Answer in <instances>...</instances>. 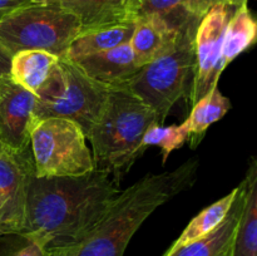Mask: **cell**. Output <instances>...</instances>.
<instances>
[{
    "mask_svg": "<svg viewBox=\"0 0 257 256\" xmlns=\"http://www.w3.org/2000/svg\"><path fill=\"white\" fill-rule=\"evenodd\" d=\"M119 192L117 176L97 168L75 177L34 176L19 236L37 238L47 248L74 242L92 230Z\"/></svg>",
    "mask_w": 257,
    "mask_h": 256,
    "instance_id": "cell-1",
    "label": "cell"
},
{
    "mask_svg": "<svg viewBox=\"0 0 257 256\" xmlns=\"http://www.w3.org/2000/svg\"><path fill=\"white\" fill-rule=\"evenodd\" d=\"M198 158L160 173H148L120 191L102 218L74 242L53 246L44 256H123L135 233L157 208L196 182Z\"/></svg>",
    "mask_w": 257,
    "mask_h": 256,
    "instance_id": "cell-2",
    "label": "cell"
},
{
    "mask_svg": "<svg viewBox=\"0 0 257 256\" xmlns=\"http://www.w3.org/2000/svg\"><path fill=\"white\" fill-rule=\"evenodd\" d=\"M156 123L155 112L135 93L124 87L110 88L99 117L87 133L94 168L119 177L142 155L143 136Z\"/></svg>",
    "mask_w": 257,
    "mask_h": 256,
    "instance_id": "cell-3",
    "label": "cell"
},
{
    "mask_svg": "<svg viewBox=\"0 0 257 256\" xmlns=\"http://www.w3.org/2000/svg\"><path fill=\"white\" fill-rule=\"evenodd\" d=\"M200 20L191 19L180 28L175 44L148 63L124 88L140 97L163 124L173 105L190 89L195 73V34ZM192 84V83H191Z\"/></svg>",
    "mask_w": 257,
    "mask_h": 256,
    "instance_id": "cell-4",
    "label": "cell"
},
{
    "mask_svg": "<svg viewBox=\"0 0 257 256\" xmlns=\"http://www.w3.org/2000/svg\"><path fill=\"white\" fill-rule=\"evenodd\" d=\"M109 89L88 77L73 60L59 58L38 92L34 119L67 118L78 123L87 136L104 107Z\"/></svg>",
    "mask_w": 257,
    "mask_h": 256,
    "instance_id": "cell-5",
    "label": "cell"
},
{
    "mask_svg": "<svg viewBox=\"0 0 257 256\" xmlns=\"http://www.w3.org/2000/svg\"><path fill=\"white\" fill-rule=\"evenodd\" d=\"M80 32L78 18L55 4L30 3L0 20V43L12 55L20 50H43L63 58Z\"/></svg>",
    "mask_w": 257,
    "mask_h": 256,
    "instance_id": "cell-6",
    "label": "cell"
},
{
    "mask_svg": "<svg viewBox=\"0 0 257 256\" xmlns=\"http://www.w3.org/2000/svg\"><path fill=\"white\" fill-rule=\"evenodd\" d=\"M29 147L35 177H75L94 170L85 132L67 118L34 119Z\"/></svg>",
    "mask_w": 257,
    "mask_h": 256,
    "instance_id": "cell-7",
    "label": "cell"
},
{
    "mask_svg": "<svg viewBox=\"0 0 257 256\" xmlns=\"http://www.w3.org/2000/svg\"><path fill=\"white\" fill-rule=\"evenodd\" d=\"M235 9L226 3H218L198 22L195 34V73L188 98L191 107L218 85L226 68L222 58L223 37Z\"/></svg>",
    "mask_w": 257,
    "mask_h": 256,
    "instance_id": "cell-8",
    "label": "cell"
},
{
    "mask_svg": "<svg viewBox=\"0 0 257 256\" xmlns=\"http://www.w3.org/2000/svg\"><path fill=\"white\" fill-rule=\"evenodd\" d=\"M34 176L30 148L15 152L0 146V237L22 233Z\"/></svg>",
    "mask_w": 257,
    "mask_h": 256,
    "instance_id": "cell-9",
    "label": "cell"
},
{
    "mask_svg": "<svg viewBox=\"0 0 257 256\" xmlns=\"http://www.w3.org/2000/svg\"><path fill=\"white\" fill-rule=\"evenodd\" d=\"M37 95L10 74L0 77V146L15 152L29 150Z\"/></svg>",
    "mask_w": 257,
    "mask_h": 256,
    "instance_id": "cell-10",
    "label": "cell"
},
{
    "mask_svg": "<svg viewBox=\"0 0 257 256\" xmlns=\"http://www.w3.org/2000/svg\"><path fill=\"white\" fill-rule=\"evenodd\" d=\"M73 62L97 83L108 88L124 87L142 69L136 60L130 43L113 49L73 59Z\"/></svg>",
    "mask_w": 257,
    "mask_h": 256,
    "instance_id": "cell-11",
    "label": "cell"
},
{
    "mask_svg": "<svg viewBox=\"0 0 257 256\" xmlns=\"http://www.w3.org/2000/svg\"><path fill=\"white\" fill-rule=\"evenodd\" d=\"M78 18L83 30L133 23L140 18V0H53Z\"/></svg>",
    "mask_w": 257,
    "mask_h": 256,
    "instance_id": "cell-12",
    "label": "cell"
},
{
    "mask_svg": "<svg viewBox=\"0 0 257 256\" xmlns=\"http://www.w3.org/2000/svg\"><path fill=\"white\" fill-rule=\"evenodd\" d=\"M180 28L158 15H141L130 40L138 65L143 68L167 52L175 44Z\"/></svg>",
    "mask_w": 257,
    "mask_h": 256,
    "instance_id": "cell-13",
    "label": "cell"
},
{
    "mask_svg": "<svg viewBox=\"0 0 257 256\" xmlns=\"http://www.w3.org/2000/svg\"><path fill=\"white\" fill-rule=\"evenodd\" d=\"M246 180L238 185V192L225 220L208 235L178 248L170 256H232L233 243L242 213Z\"/></svg>",
    "mask_w": 257,
    "mask_h": 256,
    "instance_id": "cell-14",
    "label": "cell"
},
{
    "mask_svg": "<svg viewBox=\"0 0 257 256\" xmlns=\"http://www.w3.org/2000/svg\"><path fill=\"white\" fill-rule=\"evenodd\" d=\"M58 62L59 57L48 52L20 50L13 54L9 74L20 87L37 95Z\"/></svg>",
    "mask_w": 257,
    "mask_h": 256,
    "instance_id": "cell-15",
    "label": "cell"
},
{
    "mask_svg": "<svg viewBox=\"0 0 257 256\" xmlns=\"http://www.w3.org/2000/svg\"><path fill=\"white\" fill-rule=\"evenodd\" d=\"M135 25L136 22L83 30L72 40L63 58L73 60L127 44L132 38Z\"/></svg>",
    "mask_w": 257,
    "mask_h": 256,
    "instance_id": "cell-16",
    "label": "cell"
},
{
    "mask_svg": "<svg viewBox=\"0 0 257 256\" xmlns=\"http://www.w3.org/2000/svg\"><path fill=\"white\" fill-rule=\"evenodd\" d=\"M246 195L233 243L232 256H257V162L250 161L246 173Z\"/></svg>",
    "mask_w": 257,
    "mask_h": 256,
    "instance_id": "cell-17",
    "label": "cell"
},
{
    "mask_svg": "<svg viewBox=\"0 0 257 256\" xmlns=\"http://www.w3.org/2000/svg\"><path fill=\"white\" fill-rule=\"evenodd\" d=\"M237 192L238 186L233 188L231 192H228L227 195L223 196L222 198H220L218 201L213 202L212 205L206 207L205 210L201 211L197 216H195L190 221V223L186 226L185 230L182 231L180 237L163 253V256L172 255L178 248L205 237L211 231L215 230L225 220L226 216H227L228 211H230L231 206H232L233 201H235L236 196H237Z\"/></svg>",
    "mask_w": 257,
    "mask_h": 256,
    "instance_id": "cell-18",
    "label": "cell"
},
{
    "mask_svg": "<svg viewBox=\"0 0 257 256\" xmlns=\"http://www.w3.org/2000/svg\"><path fill=\"white\" fill-rule=\"evenodd\" d=\"M230 109V99L221 93L218 85L198 99L192 105V110L185 120L190 135L188 141H191V146H197L210 125L220 120Z\"/></svg>",
    "mask_w": 257,
    "mask_h": 256,
    "instance_id": "cell-19",
    "label": "cell"
},
{
    "mask_svg": "<svg viewBox=\"0 0 257 256\" xmlns=\"http://www.w3.org/2000/svg\"><path fill=\"white\" fill-rule=\"evenodd\" d=\"M256 39L257 23L248 9L247 3H245L233 10L226 28L222 44V58L226 67L241 53L252 47Z\"/></svg>",
    "mask_w": 257,
    "mask_h": 256,
    "instance_id": "cell-20",
    "label": "cell"
},
{
    "mask_svg": "<svg viewBox=\"0 0 257 256\" xmlns=\"http://www.w3.org/2000/svg\"><path fill=\"white\" fill-rule=\"evenodd\" d=\"M190 138L186 123L181 124H156L151 125L145 133L141 142V150L145 152L146 148L151 146H157L162 152V163L165 165L167 158L173 151L182 147Z\"/></svg>",
    "mask_w": 257,
    "mask_h": 256,
    "instance_id": "cell-21",
    "label": "cell"
},
{
    "mask_svg": "<svg viewBox=\"0 0 257 256\" xmlns=\"http://www.w3.org/2000/svg\"><path fill=\"white\" fill-rule=\"evenodd\" d=\"M140 4L141 15H158L177 28L196 19L186 10V0H140Z\"/></svg>",
    "mask_w": 257,
    "mask_h": 256,
    "instance_id": "cell-22",
    "label": "cell"
},
{
    "mask_svg": "<svg viewBox=\"0 0 257 256\" xmlns=\"http://www.w3.org/2000/svg\"><path fill=\"white\" fill-rule=\"evenodd\" d=\"M47 246L37 238L9 235L0 237V256H44Z\"/></svg>",
    "mask_w": 257,
    "mask_h": 256,
    "instance_id": "cell-23",
    "label": "cell"
},
{
    "mask_svg": "<svg viewBox=\"0 0 257 256\" xmlns=\"http://www.w3.org/2000/svg\"><path fill=\"white\" fill-rule=\"evenodd\" d=\"M218 3L225 2L223 0H186V10L191 17L201 20V18Z\"/></svg>",
    "mask_w": 257,
    "mask_h": 256,
    "instance_id": "cell-24",
    "label": "cell"
},
{
    "mask_svg": "<svg viewBox=\"0 0 257 256\" xmlns=\"http://www.w3.org/2000/svg\"><path fill=\"white\" fill-rule=\"evenodd\" d=\"M32 0H0V20L19 8L30 4Z\"/></svg>",
    "mask_w": 257,
    "mask_h": 256,
    "instance_id": "cell-25",
    "label": "cell"
},
{
    "mask_svg": "<svg viewBox=\"0 0 257 256\" xmlns=\"http://www.w3.org/2000/svg\"><path fill=\"white\" fill-rule=\"evenodd\" d=\"M12 57L13 55L10 54L9 50L0 43V77L4 74H9Z\"/></svg>",
    "mask_w": 257,
    "mask_h": 256,
    "instance_id": "cell-26",
    "label": "cell"
},
{
    "mask_svg": "<svg viewBox=\"0 0 257 256\" xmlns=\"http://www.w3.org/2000/svg\"><path fill=\"white\" fill-rule=\"evenodd\" d=\"M223 2H225L226 4L231 5V7L237 8V7H240V5H242V4H245V3H247V0H223Z\"/></svg>",
    "mask_w": 257,
    "mask_h": 256,
    "instance_id": "cell-27",
    "label": "cell"
},
{
    "mask_svg": "<svg viewBox=\"0 0 257 256\" xmlns=\"http://www.w3.org/2000/svg\"><path fill=\"white\" fill-rule=\"evenodd\" d=\"M33 4H43V5H48V4H53V0H32Z\"/></svg>",
    "mask_w": 257,
    "mask_h": 256,
    "instance_id": "cell-28",
    "label": "cell"
}]
</instances>
